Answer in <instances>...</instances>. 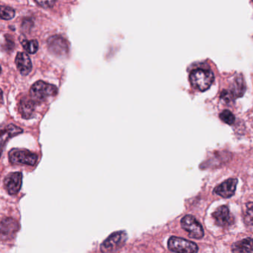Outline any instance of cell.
I'll list each match as a JSON object with an SVG mask.
<instances>
[{
  "label": "cell",
  "mask_w": 253,
  "mask_h": 253,
  "mask_svg": "<svg viewBox=\"0 0 253 253\" xmlns=\"http://www.w3.org/2000/svg\"><path fill=\"white\" fill-rule=\"evenodd\" d=\"M126 231H118L112 233L108 239H105L102 245L100 250L102 253H113L117 252L126 245Z\"/></svg>",
  "instance_id": "3"
},
{
  "label": "cell",
  "mask_w": 253,
  "mask_h": 253,
  "mask_svg": "<svg viewBox=\"0 0 253 253\" xmlns=\"http://www.w3.org/2000/svg\"><path fill=\"white\" fill-rule=\"evenodd\" d=\"M232 251L233 253H253V239L248 238L233 244Z\"/></svg>",
  "instance_id": "15"
},
{
  "label": "cell",
  "mask_w": 253,
  "mask_h": 253,
  "mask_svg": "<svg viewBox=\"0 0 253 253\" xmlns=\"http://www.w3.org/2000/svg\"><path fill=\"white\" fill-rule=\"evenodd\" d=\"M220 119L227 125H233L234 123L235 120H236L235 116L230 111H227V110L223 111L220 114Z\"/></svg>",
  "instance_id": "20"
},
{
  "label": "cell",
  "mask_w": 253,
  "mask_h": 253,
  "mask_svg": "<svg viewBox=\"0 0 253 253\" xmlns=\"http://www.w3.org/2000/svg\"><path fill=\"white\" fill-rule=\"evenodd\" d=\"M21 44H22L23 48L26 50L28 53L34 54V53H37V50L39 49V43L37 40H27L25 39L21 40Z\"/></svg>",
  "instance_id": "18"
},
{
  "label": "cell",
  "mask_w": 253,
  "mask_h": 253,
  "mask_svg": "<svg viewBox=\"0 0 253 253\" xmlns=\"http://www.w3.org/2000/svg\"><path fill=\"white\" fill-rule=\"evenodd\" d=\"M252 1H253V0H252Z\"/></svg>",
  "instance_id": "25"
},
{
  "label": "cell",
  "mask_w": 253,
  "mask_h": 253,
  "mask_svg": "<svg viewBox=\"0 0 253 253\" xmlns=\"http://www.w3.org/2000/svg\"><path fill=\"white\" fill-rule=\"evenodd\" d=\"M15 62L17 69L22 75L27 76L31 73L32 70V62L27 53L19 52L16 54Z\"/></svg>",
  "instance_id": "12"
},
{
  "label": "cell",
  "mask_w": 253,
  "mask_h": 253,
  "mask_svg": "<svg viewBox=\"0 0 253 253\" xmlns=\"http://www.w3.org/2000/svg\"><path fill=\"white\" fill-rule=\"evenodd\" d=\"M3 102V93L1 91V89H0V105Z\"/></svg>",
  "instance_id": "23"
},
{
  "label": "cell",
  "mask_w": 253,
  "mask_h": 253,
  "mask_svg": "<svg viewBox=\"0 0 253 253\" xmlns=\"http://www.w3.org/2000/svg\"><path fill=\"white\" fill-rule=\"evenodd\" d=\"M245 89H246V87H245L243 78L242 77H238L235 79L234 84L232 87V90H230V91L231 92L234 98H239L243 96Z\"/></svg>",
  "instance_id": "16"
},
{
  "label": "cell",
  "mask_w": 253,
  "mask_h": 253,
  "mask_svg": "<svg viewBox=\"0 0 253 253\" xmlns=\"http://www.w3.org/2000/svg\"><path fill=\"white\" fill-rule=\"evenodd\" d=\"M212 218L217 225L220 227H229L234 223V216L232 215L227 206H221L212 213Z\"/></svg>",
  "instance_id": "9"
},
{
  "label": "cell",
  "mask_w": 253,
  "mask_h": 253,
  "mask_svg": "<svg viewBox=\"0 0 253 253\" xmlns=\"http://www.w3.org/2000/svg\"><path fill=\"white\" fill-rule=\"evenodd\" d=\"M181 227L188 233L192 239H201L204 237V229L202 224L196 220L194 216L187 215L183 217L181 221Z\"/></svg>",
  "instance_id": "6"
},
{
  "label": "cell",
  "mask_w": 253,
  "mask_h": 253,
  "mask_svg": "<svg viewBox=\"0 0 253 253\" xmlns=\"http://www.w3.org/2000/svg\"><path fill=\"white\" fill-rule=\"evenodd\" d=\"M190 80L195 88L200 91H205L212 85L214 82V74L210 70L196 69L192 71Z\"/></svg>",
  "instance_id": "1"
},
{
  "label": "cell",
  "mask_w": 253,
  "mask_h": 253,
  "mask_svg": "<svg viewBox=\"0 0 253 253\" xmlns=\"http://www.w3.org/2000/svg\"><path fill=\"white\" fill-rule=\"evenodd\" d=\"M245 222L251 231L253 232V203L250 202L246 205L245 212Z\"/></svg>",
  "instance_id": "17"
},
{
  "label": "cell",
  "mask_w": 253,
  "mask_h": 253,
  "mask_svg": "<svg viewBox=\"0 0 253 253\" xmlns=\"http://www.w3.org/2000/svg\"><path fill=\"white\" fill-rule=\"evenodd\" d=\"M49 50L54 54L64 55L66 54L68 51V45L66 40L59 36H53L50 37L47 41Z\"/></svg>",
  "instance_id": "10"
},
{
  "label": "cell",
  "mask_w": 253,
  "mask_h": 253,
  "mask_svg": "<svg viewBox=\"0 0 253 253\" xmlns=\"http://www.w3.org/2000/svg\"><path fill=\"white\" fill-rule=\"evenodd\" d=\"M221 98L224 102L228 103V102H231L234 99V96H233V95L232 94L230 90H223L221 94Z\"/></svg>",
  "instance_id": "22"
},
{
  "label": "cell",
  "mask_w": 253,
  "mask_h": 253,
  "mask_svg": "<svg viewBox=\"0 0 253 253\" xmlns=\"http://www.w3.org/2000/svg\"><path fill=\"white\" fill-rule=\"evenodd\" d=\"M58 88L53 84L43 81H37L30 89V96L35 102H40L49 96L57 94Z\"/></svg>",
  "instance_id": "2"
},
{
  "label": "cell",
  "mask_w": 253,
  "mask_h": 253,
  "mask_svg": "<svg viewBox=\"0 0 253 253\" xmlns=\"http://www.w3.org/2000/svg\"><path fill=\"white\" fill-rule=\"evenodd\" d=\"M168 246L169 251L175 253H196L199 251L194 242L175 236L169 238Z\"/></svg>",
  "instance_id": "5"
},
{
  "label": "cell",
  "mask_w": 253,
  "mask_h": 253,
  "mask_svg": "<svg viewBox=\"0 0 253 253\" xmlns=\"http://www.w3.org/2000/svg\"><path fill=\"white\" fill-rule=\"evenodd\" d=\"M35 103L32 99L24 97L20 100L19 104V112L20 113L22 118L29 120L32 118L35 111Z\"/></svg>",
  "instance_id": "13"
},
{
  "label": "cell",
  "mask_w": 253,
  "mask_h": 253,
  "mask_svg": "<svg viewBox=\"0 0 253 253\" xmlns=\"http://www.w3.org/2000/svg\"><path fill=\"white\" fill-rule=\"evenodd\" d=\"M10 163L34 166L38 160V156L32 152L22 149H12L8 153Z\"/></svg>",
  "instance_id": "4"
},
{
  "label": "cell",
  "mask_w": 253,
  "mask_h": 253,
  "mask_svg": "<svg viewBox=\"0 0 253 253\" xmlns=\"http://www.w3.org/2000/svg\"><path fill=\"white\" fill-rule=\"evenodd\" d=\"M39 5L44 8H49L53 7L56 0H34Z\"/></svg>",
  "instance_id": "21"
},
{
  "label": "cell",
  "mask_w": 253,
  "mask_h": 253,
  "mask_svg": "<svg viewBox=\"0 0 253 253\" xmlns=\"http://www.w3.org/2000/svg\"><path fill=\"white\" fill-rule=\"evenodd\" d=\"M23 132V129L15 125L10 124L0 126V157L6 143L16 135Z\"/></svg>",
  "instance_id": "7"
},
{
  "label": "cell",
  "mask_w": 253,
  "mask_h": 253,
  "mask_svg": "<svg viewBox=\"0 0 253 253\" xmlns=\"http://www.w3.org/2000/svg\"><path fill=\"white\" fill-rule=\"evenodd\" d=\"M17 230V224L11 218H6L0 224V238L9 239L13 236Z\"/></svg>",
  "instance_id": "14"
},
{
  "label": "cell",
  "mask_w": 253,
  "mask_h": 253,
  "mask_svg": "<svg viewBox=\"0 0 253 253\" xmlns=\"http://www.w3.org/2000/svg\"><path fill=\"white\" fill-rule=\"evenodd\" d=\"M15 16L14 9L9 6L0 5V19L10 20Z\"/></svg>",
  "instance_id": "19"
},
{
  "label": "cell",
  "mask_w": 253,
  "mask_h": 253,
  "mask_svg": "<svg viewBox=\"0 0 253 253\" xmlns=\"http://www.w3.org/2000/svg\"><path fill=\"white\" fill-rule=\"evenodd\" d=\"M237 183L238 180L236 178H230L215 187L214 193L221 197L228 199L232 197L236 193Z\"/></svg>",
  "instance_id": "11"
},
{
  "label": "cell",
  "mask_w": 253,
  "mask_h": 253,
  "mask_svg": "<svg viewBox=\"0 0 253 253\" xmlns=\"http://www.w3.org/2000/svg\"><path fill=\"white\" fill-rule=\"evenodd\" d=\"M22 173L20 172H15L9 173L4 178V184L6 190L10 195H16L19 193L22 187Z\"/></svg>",
  "instance_id": "8"
},
{
  "label": "cell",
  "mask_w": 253,
  "mask_h": 253,
  "mask_svg": "<svg viewBox=\"0 0 253 253\" xmlns=\"http://www.w3.org/2000/svg\"><path fill=\"white\" fill-rule=\"evenodd\" d=\"M1 72V66H0V73Z\"/></svg>",
  "instance_id": "24"
}]
</instances>
